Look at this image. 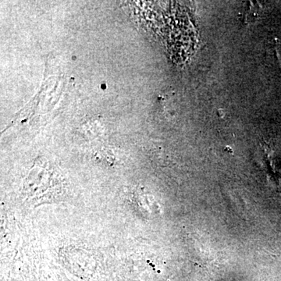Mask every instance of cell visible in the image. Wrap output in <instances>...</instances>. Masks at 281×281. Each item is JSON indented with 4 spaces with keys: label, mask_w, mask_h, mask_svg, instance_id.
<instances>
[{
    "label": "cell",
    "mask_w": 281,
    "mask_h": 281,
    "mask_svg": "<svg viewBox=\"0 0 281 281\" xmlns=\"http://www.w3.org/2000/svg\"><path fill=\"white\" fill-rule=\"evenodd\" d=\"M101 88L103 89H105L106 88V85L105 84H103V85H101Z\"/></svg>",
    "instance_id": "1"
}]
</instances>
